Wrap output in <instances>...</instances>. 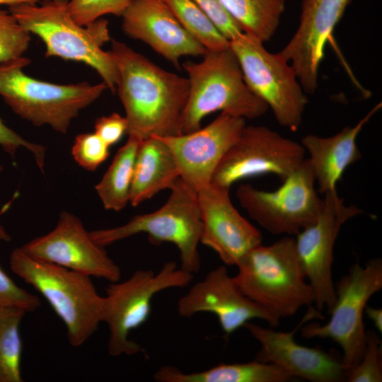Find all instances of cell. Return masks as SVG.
<instances>
[{"mask_svg": "<svg viewBox=\"0 0 382 382\" xmlns=\"http://www.w3.org/2000/svg\"><path fill=\"white\" fill-rule=\"evenodd\" d=\"M117 94L125 110L127 134L141 140L181 134L189 81L158 66L124 42L113 40Z\"/></svg>", "mask_w": 382, "mask_h": 382, "instance_id": "6da1fadb", "label": "cell"}, {"mask_svg": "<svg viewBox=\"0 0 382 382\" xmlns=\"http://www.w3.org/2000/svg\"><path fill=\"white\" fill-rule=\"evenodd\" d=\"M66 4L48 0L41 5H13L8 11L23 28L42 40L47 57L91 66L115 93L119 80L117 67L110 52L102 49L110 39L108 21L99 18L81 25L70 16Z\"/></svg>", "mask_w": 382, "mask_h": 382, "instance_id": "7a4b0ae2", "label": "cell"}, {"mask_svg": "<svg viewBox=\"0 0 382 382\" xmlns=\"http://www.w3.org/2000/svg\"><path fill=\"white\" fill-rule=\"evenodd\" d=\"M12 272L47 300L64 323L71 346L83 345L103 322L105 296L88 275L33 258L21 247L11 252Z\"/></svg>", "mask_w": 382, "mask_h": 382, "instance_id": "3957f363", "label": "cell"}, {"mask_svg": "<svg viewBox=\"0 0 382 382\" xmlns=\"http://www.w3.org/2000/svg\"><path fill=\"white\" fill-rule=\"evenodd\" d=\"M236 266L233 278L241 291L278 321L314 303L296 255L295 238L291 236L252 248Z\"/></svg>", "mask_w": 382, "mask_h": 382, "instance_id": "277c9868", "label": "cell"}, {"mask_svg": "<svg viewBox=\"0 0 382 382\" xmlns=\"http://www.w3.org/2000/svg\"><path fill=\"white\" fill-rule=\"evenodd\" d=\"M183 67L187 74L190 90L181 119V134L199 129L202 120L216 111L255 119L269 109L245 83L230 47L207 50L202 61L186 62Z\"/></svg>", "mask_w": 382, "mask_h": 382, "instance_id": "5b68a950", "label": "cell"}, {"mask_svg": "<svg viewBox=\"0 0 382 382\" xmlns=\"http://www.w3.org/2000/svg\"><path fill=\"white\" fill-rule=\"evenodd\" d=\"M30 63L25 57L0 64V96L14 113L35 126L49 125L66 134L81 110L108 88L102 81L57 84L23 72Z\"/></svg>", "mask_w": 382, "mask_h": 382, "instance_id": "8992f818", "label": "cell"}, {"mask_svg": "<svg viewBox=\"0 0 382 382\" xmlns=\"http://www.w3.org/2000/svg\"><path fill=\"white\" fill-rule=\"evenodd\" d=\"M170 195L158 209L134 216L127 223L110 228L89 231L93 241L105 247L137 233H145L156 245L168 242L180 253V268L192 274L201 267L198 245L201 219L197 192L180 178L170 187Z\"/></svg>", "mask_w": 382, "mask_h": 382, "instance_id": "52a82bcc", "label": "cell"}, {"mask_svg": "<svg viewBox=\"0 0 382 382\" xmlns=\"http://www.w3.org/2000/svg\"><path fill=\"white\" fill-rule=\"evenodd\" d=\"M192 279V274L178 268L176 263L170 261L157 273L151 270H137L123 282H110L105 288L103 316V322L109 330L108 353L118 357L143 352L129 335L146 322L153 298L161 291L184 287Z\"/></svg>", "mask_w": 382, "mask_h": 382, "instance_id": "ba28073f", "label": "cell"}, {"mask_svg": "<svg viewBox=\"0 0 382 382\" xmlns=\"http://www.w3.org/2000/svg\"><path fill=\"white\" fill-rule=\"evenodd\" d=\"M248 88L270 108L277 122L292 132L299 129L308 103L296 73L279 52L243 33L230 41Z\"/></svg>", "mask_w": 382, "mask_h": 382, "instance_id": "9c48e42d", "label": "cell"}, {"mask_svg": "<svg viewBox=\"0 0 382 382\" xmlns=\"http://www.w3.org/2000/svg\"><path fill=\"white\" fill-rule=\"evenodd\" d=\"M335 289L336 299L329 320L323 325L304 324L300 329L304 338H328L337 342L347 373L359 362L364 352L363 313L369 299L382 289L381 259H371L364 266L353 264Z\"/></svg>", "mask_w": 382, "mask_h": 382, "instance_id": "30bf717a", "label": "cell"}, {"mask_svg": "<svg viewBox=\"0 0 382 382\" xmlns=\"http://www.w3.org/2000/svg\"><path fill=\"white\" fill-rule=\"evenodd\" d=\"M282 181L273 191L243 184L238 187L236 197L249 216L269 233L296 236L316 221L323 199L317 194L308 158Z\"/></svg>", "mask_w": 382, "mask_h": 382, "instance_id": "8fae6325", "label": "cell"}, {"mask_svg": "<svg viewBox=\"0 0 382 382\" xmlns=\"http://www.w3.org/2000/svg\"><path fill=\"white\" fill-rule=\"evenodd\" d=\"M302 145L265 126H245L225 154L211 183L230 189L237 181L251 176L274 174L282 180L305 159Z\"/></svg>", "mask_w": 382, "mask_h": 382, "instance_id": "7c38bea8", "label": "cell"}, {"mask_svg": "<svg viewBox=\"0 0 382 382\" xmlns=\"http://www.w3.org/2000/svg\"><path fill=\"white\" fill-rule=\"evenodd\" d=\"M323 204L316 221L296 235L295 249L305 277L312 288L316 308H332L335 289L332 265L335 241L342 226L349 219L361 214V209L347 205L337 190L324 194Z\"/></svg>", "mask_w": 382, "mask_h": 382, "instance_id": "4fadbf2b", "label": "cell"}, {"mask_svg": "<svg viewBox=\"0 0 382 382\" xmlns=\"http://www.w3.org/2000/svg\"><path fill=\"white\" fill-rule=\"evenodd\" d=\"M316 318H324L320 311L311 306L290 332L276 331L247 322L243 327L260 345L255 359L277 365L293 378L311 382L345 381L346 369L342 357L335 352L303 346L294 339L295 333L303 325Z\"/></svg>", "mask_w": 382, "mask_h": 382, "instance_id": "5bb4252c", "label": "cell"}, {"mask_svg": "<svg viewBox=\"0 0 382 382\" xmlns=\"http://www.w3.org/2000/svg\"><path fill=\"white\" fill-rule=\"evenodd\" d=\"M21 249L30 257L110 282L120 281L121 270L102 247L91 238L81 219L63 211L56 226Z\"/></svg>", "mask_w": 382, "mask_h": 382, "instance_id": "9a60e30c", "label": "cell"}, {"mask_svg": "<svg viewBox=\"0 0 382 382\" xmlns=\"http://www.w3.org/2000/svg\"><path fill=\"white\" fill-rule=\"evenodd\" d=\"M245 126V119L221 112L210 124L192 132L156 137L173 153L180 178L197 192L211 183L219 162Z\"/></svg>", "mask_w": 382, "mask_h": 382, "instance_id": "2e32d148", "label": "cell"}, {"mask_svg": "<svg viewBox=\"0 0 382 382\" xmlns=\"http://www.w3.org/2000/svg\"><path fill=\"white\" fill-rule=\"evenodd\" d=\"M177 309L183 318L210 313L217 318L226 336H229L252 319L266 321L271 328L279 321L266 309L248 298L239 288L226 266L210 271L193 284L178 301Z\"/></svg>", "mask_w": 382, "mask_h": 382, "instance_id": "e0dca14e", "label": "cell"}, {"mask_svg": "<svg viewBox=\"0 0 382 382\" xmlns=\"http://www.w3.org/2000/svg\"><path fill=\"white\" fill-rule=\"evenodd\" d=\"M351 0H303L296 32L279 52L294 68L306 94L318 87L325 47Z\"/></svg>", "mask_w": 382, "mask_h": 382, "instance_id": "ac0fdd59", "label": "cell"}, {"mask_svg": "<svg viewBox=\"0 0 382 382\" xmlns=\"http://www.w3.org/2000/svg\"><path fill=\"white\" fill-rule=\"evenodd\" d=\"M201 219L200 243L214 250L227 265H237L252 248L262 244L260 231L233 206L229 189L210 183L197 192Z\"/></svg>", "mask_w": 382, "mask_h": 382, "instance_id": "d6986e66", "label": "cell"}, {"mask_svg": "<svg viewBox=\"0 0 382 382\" xmlns=\"http://www.w3.org/2000/svg\"><path fill=\"white\" fill-rule=\"evenodd\" d=\"M121 16L122 30L127 36L149 45L178 68L182 57L203 56L207 52L183 28L163 0H132Z\"/></svg>", "mask_w": 382, "mask_h": 382, "instance_id": "ffe728a7", "label": "cell"}, {"mask_svg": "<svg viewBox=\"0 0 382 382\" xmlns=\"http://www.w3.org/2000/svg\"><path fill=\"white\" fill-rule=\"evenodd\" d=\"M382 108L376 104L353 127H345L328 137L307 134L301 144L307 151L313 168L318 191L321 194L336 189L337 183L345 170L361 158L357 139L366 123Z\"/></svg>", "mask_w": 382, "mask_h": 382, "instance_id": "44dd1931", "label": "cell"}, {"mask_svg": "<svg viewBox=\"0 0 382 382\" xmlns=\"http://www.w3.org/2000/svg\"><path fill=\"white\" fill-rule=\"evenodd\" d=\"M180 178L173 153L156 136L141 141L135 160L129 203L137 207L161 190L170 189Z\"/></svg>", "mask_w": 382, "mask_h": 382, "instance_id": "7402d4cb", "label": "cell"}, {"mask_svg": "<svg viewBox=\"0 0 382 382\" xmlns=\"http://www.w3.org/2000/svg\"><path fill=\"white\" fill-rule=\"evenodd\" d=\"M157 382H286L294 378L277 365L254 359L246 363L220 364L209 369L185 373L163 366L153 376Z\"/></svg>", "mask_w": 382, "mask_h": 382, "instance_id": "603a6c76", "label": "cell"}, {"mask_svg": "<svg viewBox=\"0 0 382 382\" xmlns=\"http://www.w3.org/2000/svg\"><path fill=\"white\" fill-rule=\"evenodd\" d=\"M141 141L136 136L128 134L127 142L119 149L96 185V191L105 209L120 211L129 202L134 163Z\"/></svg>", "mask_w": 382, "mask_h": 382, "instance_id": "cb8c5ba5", "label": "cell"}, {"mask_svg": "<svg viewBox=\"0 0 382 382\" xmlns=\"http://www.w3.org/2000/svg\"><path fill=\"white\" fill-rule=\"evenodd\" d=\"M244 33L265 42L277 31L285 0H219Z\"/></svg>", "mask_w": 382, "mask_h": 382, "instance_id": "d4e9b609", "label": "cell"}, {"mask_svg": "<svg viewBox=\"0 0 382 382\" xmlns=\"http://www.w3.org/2000/svg\"><path fill=\"white\" fill-rule=\"evenodd\" d=\"M26 312L15 307L0 309V382H22L20 324Z\"/></svg>", "mask_w": 382, "mask_h": 382, "instance_id": "484cf974", "label": "cell"}, {"mask_svg": "<svg viewBox=\"0 0 382 382\" xmlns=\"http://www.w3.org/2000/svg\"><path fill=\"white\" fill-rule=\"evenodd\" d=\"M183 28L207 50L230 47V42L192 0H163Z\"/></svg>", "mask_w": 382, "mask_h": 382, "instance_id": "4316f807", "label": "cell"}, {"mask_svg": "<svg viewBox=\"0 0 382 382\" xmlns=\"http://www.w3.org/2000/svg\"><path fill=\"white\" fill-rule=\"evenodd\" d=\"M30 40V33L15 16L9 11L0 9V64L23 57Z\"/></svg>", "mask_w": 382, "mask_h": 382, "instance_id": "83f0119b", "label": "cell"}, {"mask_svg": "<svg viewBox=\"0 0 382 382\" xmlns=\"http://www.w3.org/2000/svg\"><path fill=\"white\" fill-rule=\"evenodd\" d=\"M366 345L359 362L346 373L347 382L382 381V346L374 330L366 331Z\"/></svg>", "mask_w": 382, "mask_h": 382, "instance_id": "f1b7e54d", "label": "cell"}, {"mask_svg": "<svg viewBox=\"0 0 382 382\" xmlns=\"http://www.w3.org/2000/svg\"><path fill=\"white\" fill-rule=\"evenodd\" d=\"M132 0H70L66 6L71 18L85 26L107 14L122 16Z\"/></svg>", "mask_w": 382, "mask_h": 382, "instance_id": "f546056e", "label": "cell"}, {"mask_svg": "<svg viewBox=\"0 0 382 382\" xmlns=\"http://www.w3.org/2000/svg\"><path fill=\"white\" fill-rule=\"evenodd\" d=\"M71 155L83 168L94 171L109 156V146L95 132L77 135Z\"/></svg>", "mask_w": 382, "mask_h": 382, "instance_id": "4dcf8cb0", "label": "cell"}, {"mask_svg": "<svg viewBox=\"0 0 382 382\" xmlns=\"http://www.w3.org/2000/svg\"><path fill=\"white\" fill-rule=\"evenodd\" d=\"M40 305L36 295L18 286L0 265V309L15 307L30 313L36 311Z\"/></svg>", "mask_w": 382, "mask_h": 382, "instance_id": "1f68e13d", "label": "cell"}, {"mask_svg": "<svg viewBox=\"0 0 382 382\" xmlns=\"http://www.w3.org/2000/svg\"><path fill=\"white\" fill-rule=\"evenodd\" d=\"M230 42L243 32L219 0H192Z\"/></svg>", "mask_w": 382, "mask_h": 382, "instance_id": "d6a6232c", "label": "cell"}, {"mask_svg": "<svg viewBox=\"0 0 382 382\" xmlns=\"http://www.w3.org/2000/svg\"><path fill=\"white\" fill-rule=\"evenodd\" d=\"M94 129V132L110 146L119 141L127 132L128 124L125 117L114 112L98 118Z\"/></svg>", "mask_w": 382, "mask_h": 382, "instance_id": "836d02e7", "label": "cell"}, {"mask_svg": "<svg viewBox=\"0 0 382 382\" xmlns=\"http://www.w3.org/2000/svg\"><path fill=\"white\" fill-rule=\"evenodd\" d=\"M0 146L4 151L8 154L12 159L16 157L18 149L24 148L28 151H33L35 149V144L29 141L22 137L20 134L6 126L0 117ZM2 167L0 165V172Z\"/></svg>", "mask_w": 382, "mask_h": 382, "instance_id": "e575fe53", "label": "cell"}, {"mask_svg": "<svg viewBox=\"0 0 382 382\" xmlns=\"http://www.w3.org/2000/svg\"><path fill=\"white\" fill-rule=\"evenodd\" d=\"M364 313L368 318L372 321L374 327L377 329L378 332L381 334L382 332V309L376 308L367 305L365 307Z\"/></svg>", "mask_w": 382, "mask_h": 382, "instance_id": "d590c367", "label": "cell"}, {"mask_svg": "<svg viewBox=\"0 0 382 382\" xmlns=\"http://www.w3.org/2000/svg\"><path fill=\"white\" fill-rule=\"evenodd\" d=\"M46 0H0V5H8V6L21 4H37Z\"/></svg>", "mask_w": 382, "mask_h": 382, "instance_id": "8d00e7d4", "label": "cell"}, {"mask_svg": "<svg viewBox=\"0 0 382 382\" xmlns=\"http://www.w3.org/2000/svg\"><path fill=\"white\" fill-rule=\"evenodd\" d=\"M1 207V201H0ZM11 239V236L7 233L6 229L0 224V241L8 242Z\"/></svg>", "mask_w": 382, "mask_h": 382, "instance_id": "74e56055", "label": "cell"}, {"mask_svg": "<svg viewBox=\"0 0 382 382\" xmlns=\"http://www.w3.org/2000/svg\"><path fill=\"white\" fill-rule=\"evenodd\" d=\"M50 1L62 3V4H67L70 0H50Z\"/></svg>", "mask_w": 382, "mask_h": 382, "instance_id": "f35d334b", "label": "cell"}, {"mask_svg": "<svg viewBox=\"0 0 382 382\" xmlns=\"http://www.w3.org/2000/svg\"></svg>", "mask_w": 382, "mask_h": 382, "instance_id": "ab89813d", "label": "cell"}]
</instances>
